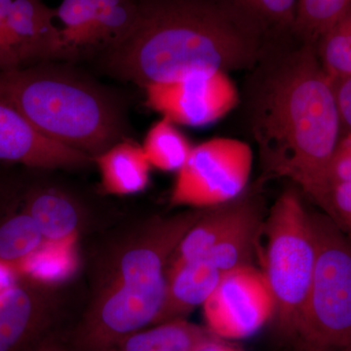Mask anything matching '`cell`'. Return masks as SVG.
I'll use <instances>...</instances> for the list:
<instances>
[{
	"label": "cell",
	"mask_w": 351,
	"mask_h": 351,
	"mask_svg": "<svg viewBox=\"0 0 351 351\" xmlns=\"http://www.w3.org/2000/svg\"><path fill=\"white\" fill-rule=\"evenodd\" d=\"M351 8V0H297L294 31L314 43Z\"/></svg>",
	"instance_id": "cell-23"
},
{
	"label": "cell",
	"mask_w": 351,
	"mask_h": 351,
	"mask_svg": "<svg viewBox=\"0 0 351 351\" xmlns=\"http://www.w3.org/2000/svg\"><path fill=\"white\" fill-rule=\"evenodd\" d=\"M334 351H351V348H343V350H334Z\"/></svg>",
	"instance_id": "cell-34"
},
{
	"label": "cell",
	"mask_w": 351,
	"mask_h": 351,
	"mask_svg": "<svg viewBox=\"0 0 351 351\" xmlns=\"http://www.w3.org/2000/svg\"><path fill=\"white\" fill-rule=\"evenodd\" d=\"M19 281L20 277L15 267L0 261V293L12 287Z\"/></svg>",
	"instance_id": "cell-30"
},
{
	"label": "cell",
	"mask_w": 351,
	"mask_h": 351,
	"mask_svg": "<svg viewBox=\"0 0 351 351\" xmlns=\"http://www.w3.org/2000/svg\"><path fill=\"white\" fill-rule=\"evenodd\" d=\"M258 205L255 198L242 193L235 199L203 209L171 255L167 269L206 256Z\"/></svg>",
	"instance_id": "cell-15"
},
{
	"label": "cell",
	"mask_w": 351,
	"mask_h": 351,
	"mask_svg": "<svg viewBox=\"0 0 351 351\" xmlns=\"http://www.w3.org/2000/svg\"><path fill=\"white\" fill-rule=\"evenodd\" d=\"M11 195V189L5 182L0 178V206H3L4 203L9 202Z\"/></svg>",
	"instance_id": "cell-33"
},
{
	"label": "cell",
	"mask_w": 351,
	"mask_h": 351,
	"mask_svg": "<svg viewBox=\"0 0 351 351\" xmlns=\"http://www.w3.org/2000/svg\"><path fill=\"white\" fill-rule=\"evenodd\" d=\"M221 276L223 272L206 257L168 267L163 304L154 325L184 319L193 309L205 304Z\"/></svg>",
	"instance_id": "cell-14"
},
{
	"label": "cell",
	"mask_w": 351,
	"mask_h": 351,
	"mask_svg": "<svg viewBox=\"0 0 351 351\" xmlns=\"http://www.w3.org/2000/svg\"><path fill=\"white\" fill-rule=\"evenodd\" d=\"M197 351H241L237 350V348H233L226 345L225 341L221 339V341H212V343H207V345L203 346Z\"/></svg>",
	"instance_id": "cell-32"
},
{
	"label": "cell",
	"mask_w": 351,
	"mask_h": 351,
	"mask_svg": "<svg viewBox=\"0 0 351 351\" xmlns=\"http://www.w3.org/2000/svg\"><path fill=\"white\" fill-rule=\"evenodd\" d=\"M56 9L43 0H12L6 25L5 68L16 69L66 59Z\"/></svg>",
	"instance_id": "cell-11"
},
{
	"label": "cell",
	"mask_w": 351,
	"mask_h": 351,
	"mask_svg": "<svg viewBox=\"0 0 351 351\" xmlns=\"http://www.w3.org/2000/svg\"><path fill=\"white\" fill-rule=\"evenodd\" d=\"M265 274L276 302L281 331L294 336L308 295L316 261L309 212L294 189H286L270 209L265 225Z\"/></svg>",
	"instance_id": "cell-6"
},
{
	"label": "cell",
	"mask_w": 351,
	"mask_h": 351,
	"mask_svg": "<svg viewBox=\"0 0 351 351\" xmlns=\"http://www.w3.org/2000/svg\"><path fill=\"white\" fill-rule=\"evenodd\" d=\"M216 341L221 339L206 327L178 319L134 332L124 339L114 351H197Z\"/></svg>",
	"instance_id": "cell-18"
},
{
	"label": "cell",
	"mask_w": 351,
	"mask_h": 351,
	"mask_svg": "<svg viewBox=\"0 0 351 351\" xmlns=\"http://www.w3.org/2000/svg\"><path fill=\"white\" fill-rule=\"evenodd\" d=\"M54 306L45 288L20 280L0 293V351H29L46 337Z\"/></svg>",
	"instance_id": "cell-13"
},
{
	"label": "cell",
	"mask_w": 351,
	"mask_h": 351,
	"mask_svg": "<svg viewBox=\"0 0 351 351\" xmlns=\"http://www.w3.org/2000/svg\"><path fill=\"white\" fill-rule=\"evenodd\" d=\"M202 210L152 219L113 249L76 330V350L114 351L127 337L156 324L171 255Z\"/></svg>",
	"instance_id": "cell-3"
},
{
	"label": "cell",
	"mask_w": 351,
	"mask_h": 351,
	"mask_svg": "<svg viewBox=\"0 0 351 351\" xmlns=\"http://www.w3.org/2000/svg\"><path fill=\"white\" fill-rule=\"evenodd\" d=\"M251 128L267 178H286L321 206L328 171L341 138L334 80L314 43L277 64L253 101Z\"/></svg>",
	"instance_id": "cell-2"
},
{
	"label": "cell",
	"mask_w": 351,
	"mask_h": 351,
	"mask_svg": "<svg viewBox=\"0 0 351 351\" xmlns=\"http://www.w3.org/2000/svg\"><path fill=\"white\" fill-rule=\"evenodd\" d=\"M24 210L36 221L46 241L78 240L80 209L63 191L34 186L25 193Z\"/></svg>",
	"instance_id": "cell-17"
},
{
	"label": "cell",
	"mask_w": 351,
	"mask_h": 351,
	"mask_svg": "<svg viewBox=\"0 0 351 351\" xmlns=\"http://www.w3.org/2000/svg\"><path fill=\"white\" fill-rule=\"evenodd\" d=\"M316 50L334 82L351 75V8L321 36Z\"/></svg>",
	"instance_id": "cell-24"
},
{
	"label": "cell",
	"mask_w": 351,
	"mask_h": 351,
	"mask_svg": "<svg viewBox=\"0 0 351 351\" xmlns=\"http://www.w3.org/2000/svg\"><path fill=\"white\" fill-rule=\"evenodd\" d=\"M319 208L339 228L351 235V181L332 184Z\"/></svg>",
	"instance_id": "cell-26"
},
{
	"label": "cell",
	"mask_w": 351,
	"mask_h": 351,
	"mask_svg": "<svg viewBox=\"0 0 351 351\" xmlns=\"http://www.w3.org/2000/svg\"><path fill=\"white\" fill-rule=\"evenodd\" d=\"M93 157L60 144L39 132L13 106L0 99V163L32 169H82Z\"/></svg>",
	"instance_id": "cell-12"
},
{
	"label": "cell",
	"mask_w": 351,
	"mask_h": 351,
	"mask_svg": "<svg viewBox=\"0 0 351 351\" xmlns=\"http://www.w3.org/2000/svg\"><path fill=\"white\" fill-rule=\"evenodd\" d=\"M135 0H63L56 9L63 24L66 59L106 52L119 43L137 15Z\"/></svg>",
	"instance_id": "cell-10"
},
{
	"label": "cell",
	"mask_w": 351,
	"mask_h": 351,
	"mask_svg": "<svg viewBox=\"0 0 351 351\" xmlns=\"http://www.w3.org/2000/svg\"><path fill=\"white\" fill-rule=\"evenodd\" d=\"M29 351H78L76 348H68L62 343H58V341H52V339L49 337L46 336L45 338L41 339L38 343H36L34 348Z\"/></svg>",
	"instance_id": "cell-31"
},
{
	"label": "cell",
	"mask_w": 351,
	"mask_h": 351,
	"mask_svg": "<svg viewBox=\"0 0 351 351\" xmlns=\"http://www.w3.org/2000/svg\"><path fill=\"white\" fill-rule=\"evenodd\" d=\"M309 219L315 267L294 337L306 351L351 348V235L322 211Z\"/></svg>",
	"instance_id": "cell-5"
},
{
	"label": "cell",
	"mask_w": 351,
	"mask_h": 351,
	"mask_svg": "<svg viewBox=\"0 0 351 351\" xmlns=\"http://www.w3.org/2000/svg\"><path fill=\"white\" fill-rule=\"evenodd\" d=\"M101 175V189L112 195H132L147 189L151 164L143 147L125 140L93 158Z\"/></svg>",
	"instance_id": "cell-16"
},
{
	"label": "cell",
	"mask_w": 351,
	"mask_h": 351,
	"mask_svg": "<svg viewBox=\"0 0 351 351\" xmlns=\"http://www.w3.org/2000/svg\"><path fill=\"white\" fill-rule=\"evenodd\" d=\"M260 27L294 29L297 0H217Z\"/></svg>",
	"instance_id": "cell-25"
},
{
	"label": "cell",
	"mask_w": 351,
	"mask_h": 351,
	"mask_svg": "<svg viewBox=\"0 0 351 351\" xmlns=\"http://www.w3.org/2000/svg\"><path fill=\"white\" fill-rule=\"evenodd\" d=\"M262 219L258 205L204 257L223 274L254 265L258 237L263 226Z\"/></svg>",
	"instance_id": "cell-20"
},
{
	"label": "cell",
	"mask_w": 351,
	"mask_h": 351,
	"mask_svg": "<svg viewBox=\"0 0 351 351\" xmlns=\"http://www.w3.org/2000/svg\"><path fill=\"white\" fill-rule=\"evenodd\" d=\"M263 31L217 0H142L125 36L104 52L112 75L145 88L199 71L250 68Z\"/></svg>",
	"instance_id": "cell-1"
},
{
	"label": "cell",
	"mask_w": 351,
	"mask_h": 351,
	"mask_svg": "<svg viewBox=\"0 0 351 351\" xmlns=\"http://www.w3.org/2000/svg\"><path fill=\"white\" fill-rule=\"evenodd\" d=\"M253 152L242 141L215 138L195 145L178 171L171 206L206 209L235 199L250 179Z\"/></svg>",
	"instance_id": "cell-7"
},
{
	"label": "cell",
	"mask_w": 351,
	"mask_h": 351,
	"mask_svg": "<svg viewBox=\"0 0 351 351\" xmlns=\"http://www.w3.org/2000/svg\"><path fill=\"white\" fill-rule=\"evenodd\" d=\"M202 306L205 327L223 341L253 336L276 314L267 278L254 265L223 274Z\"/></svg>",
	"instance_id": "cell-8"
},
{
	"label": "cell",
	"mask_w": 351,
	"mask_h": 351,
	"mask_svg": "<svg viewBox=\"0 0 351 351\" xmlns=\"http://www.w3.org/2000/svg\"><path fill=\"white\" fill-rule=\"evenodd\" d=\"M12 0H0V69L6 63V25Z\"/></svg>",
	"instance_id": "cell-29"
},
{
	"label": "cell",
	"mask_w": 351,
	"mask_h": 351,
	"mask_svg": "<svg viewBox=\"0 0 351 351\" xmlns=\"http://www.w3.org/2000/svg\"><path fill=\"white\" fill-rule=\"evenodd\" d=\"M0 99L46 137L93 158L125 140L126 122L117 99L53 62L0 69Z\"/></svg>",
	"instance_id": "cell-4"
},
{
	"label": "cell",
	"mask_w": 351,
	"mask_h": 351,
	"mask_svg": "<svg viewBox=\"0 0 351 351\" xmlns=\"http://www.w3.org/2000/svg\"><path fill=\"white\" fill-rule=\"evenodd\" d=\"M40 228L24 209L0 219V261L13 265L22 262L43 243Z\"/></svg>",
	"instance_id": "cell-22"
},
{
	"label": "cell",
	"mask_w": 351,
	"mask_h": 351,
	"mask_svg": "<svg viewBox=\"0 0 351 351\" xmlns=\"http://www.w3.org/2000/svg\"><path fill=\"white\" fill-rule=\"evenodd\" d=\"M144 89L149 108L173 123L191 127L213 123L239 101L234 83L221 71H199Z\"/></svg>",
	"instance_id": "cell-9"
},
{
	"label": "cell",
	"mask_w": 351,
	"mask_h": 351,
	"mask_svg": "<svg viewBox=\"0 0 351 351\" xmlns=\"http://www.w3.org/2000/svg\"><path fill=\"white\" fill-rule=\"evenodd\" d=\"M78 240L43 243L16 265L20 280L50 288L69 281L77 271Z\"/></svg>",
	"instance_id": "cell-19"
},
{
	"label": "cell",
	"mask_w": 351,
	"mask_h": 351,
	"mask_svg": "<svg viewBox=\"0 0 351 351\" xmlns=\"http://www.w3.org/2000/svg\"><path fill=\"white\" fill-rule=\"evenodd\" d=\"M142 147L152 167L164 172L181 169L193 147L175 123L166 117L151 127Z\"/></svg>",
	"instance_id": "cell-21"
},
{
	"label": "cell",
	"mask_w": 351,
	"mask_h": 351,
	"mask_svg": "<svg viewBox=\"0 0 351 351\" xmlns=\"http://www.w3.org/2000/svg\"><path fill=\"white\" fill-rule=\"evenodd\" d=\"M346 181H351V134L341 136L328 171L329 189L332 184Z\"/></svg>",
	"instance_id": "cell-27"
},
{
	"label": "cell",
	"mask_w": 351,
	"mask_h": 351,
	"mask_svg": "<svg viewBox=\"0 0 351 351\" xmlns=\"http://www.w3.org/2000/svg\"><path fill=\"white\" fill-rule=\"evenodd\" d=\"M334 90L341 132L351 134V75L334 82Z\"/></svg>",
	"instance_id": "cell-28"
}]
</instances>
